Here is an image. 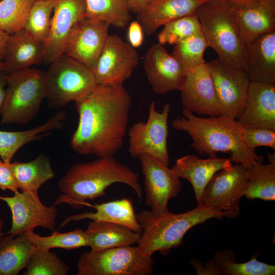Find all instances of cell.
<instances>
[{"instance_id":"6da1fadb","label":"cell","mask_w":275,"mask_h":275,"mask_svg":"<svg viewBox=\"0 0 275 275\" xmlns=\"http://www.w3.org/2000/svg\"><path fill=\"white\" fill-rule=\"evenodd\" d=\"M131 104L123 84H97L75 102L78 123L70 139L72 150L81 155L114 156L123 145Z\"/></svg>"},{"instance_id":"7a4b0ae2","label":"cell","mask_w":275,"mask_h":275,"mask_svg":"<svg viewBox=\"0 0 275 275\" xmlns=\"http://www.w3.org/2000/svg\"><path fill=\"white\" fill-rule=\"evenodd\" d=\"M182 113L183 117L172 121V126L189 134L191 147L199 154L216 156L218 152L228 153L231 162L246 168L262 163L263 157L246 145L244 128L236 119L225 116L199 117L185 108Z\"/></svg>"},{"instance_id":"3957f363","label":"cell","mask_w":275,"mask_h":275,"mask_svg":"<svg viewBox=\"0 0 275 275\" xmlns=\"http://www.w3.org/2000/svg\"><path fill=\"white\" fill-rule=\"evenodd\" d=\"M117 183L131 187L139 200H142L143 194L139 174L114 156L97 157L77 163L70 167L59 181L61 195L53 204L66 203L75 208L92 207L93 205L87 200L103 196L108 187Z\"/></svg>"},{"instance_id":"277c9868","label":"cell","mask_w":275,"mask_h":275,"mask_svg":"<svg viewBox=\"0 0 275 275\" xmlns=\"http://www.w3.org/2000/svg\"><path fill=\"white\" fill-rule=\"evenodd\" d=\"M240 213L219 211L202 204L189 211L174 213L168 211L157 213L144 210L136 214L142 230L138 246L147 255L156 252L167 255L171 250L180 246L185 233L193 227L212 218H234Z\"/></svg>"},{"instance_id":"5b68a950","label":"cell","mask_w":275,"mask_h":275,"mask_svg":"<svg viewBox=\"0 0 275 275\" xmlns=\"http://www.w3.org/2000/svg\"><path fill=\"white\" fill-rule=\"evenodd\" d=\"M196 14L208 46L215 50L218 59L231 67L244 70L245 47L240 40L230 5L207 1L197 9Z\"/></svg>"},{"instance_id":"8992f818","label":"cell","mask_w":275,"mask_h":275,"mask_svg":"<svg viewBox=\"0 0 275 275\" xmlns=\"http://www.w3.org/2000/svg\"><path fill=\"white\" fill-rule=\"evenodd\" d=\"M45 97V71L29 67L8 73L0 114L2 123L30 122L37 115Z\"/></svg>"},{"instance_id":"52a82bcc","label":"cell","mask_w":275,"mask_h":275,"mask_svg":"<svg viewBox=\"0 0 275 275\" xmlns=\"http://www.w3.org/2000/svg\"><path fill=\"white\" fill-rule=\"evenodd\" d=\"M45 77V98L55 109L82 99L97 85L91 69L64 54L49 64Z\"/></svg>"},{"instance_id":"ba28073f","label":"cell","mask_w":275,"mask_h":275,"mask_svg":"<svg viewBox=\"0 0 275 275\" xmlns=\"http://www.w3.org/2000/svg\"><path fill=\"white\" fill-rule=\"evenodd\" d=\"M152 256L140 247L125 245L99 251H86L79 256L77 275H150Z\"/></svg>"},{"instance_id":"9c48e42d","label":"cell","mask_w":275,"mask_h":275,"mask_svg":"<svg viewBox=\"0 0 275 275\" xmlns=\"http://www.w3.org/2000/svg\"><path fill=\"white\" fill-rule=\"evenodd\" d=\"M170 110L171 104L166 103L162 110L158 112L155 102L152 101L149 105L147 121H139L130 127L128 132V151L133 158L146 154L169 166L168 121Z\"/></svg>"},{"instance_id":"30bf717a","label":"cell","mask_w":275,"mask_h":275,"mask_svg":"<svg viewBox=\"0 0 275 275\" xmlns=\"http://www.w3.org/2000/svg\"><path fill=\"white\" fill-rule=\"evenodd\" d=\"M12 214V225L6 234L12 236L23 234L37 227L55 230L58 209L53 204L46 206L41 201L38 193L18 190L11 197L0 196Z\"/></svg>"},{"instance_id":"8fae6325","label":"cell","mask_w":275,"mask_h":275,"mask_svg":"<svg viewBox=\"0 0 275 275\" xmlns=\"http://www.w3.org/2000/svg\"><path fill=\"white\" fill-rule=\"evenodd\" d=\"M139 62L136 49L118 35L112 34L91 70L97 84H123Z\"/></svg>"},{"instance_id":"7c38bea8","label":"cell","mask_w":275,"mask_h":275,"mask_svg":"<svg viewBox=\"0 0 275 275\" xmlns=\"http://www.w3.org/2000/svg\"><path fill=\"white\" fill-rule=\"evenodd\" d=\"M138 158L144 176L146 204L157 213L169 211V200L181 190L180 178L172 168L150 155L142 154Z\"/></svg>"},{"instance_id":"4fadbf2b","label":"cell","mask_w":275,"mask_h":275,"mask_svg":"<svg viewBox=\"0 0 275 275\" xmlns=\"http://www.w3.org/2000/svg\"><path fill=\"white\" fill-rule=\"evenodd\" d=\"M248 181L246 168L240 164L222 170L206 185L201 204L219 211L240 213V200Z\"/></svg>"},{"instance_id":"5bb4252c","label":"cell","mask_w":275,"mask_h":275,"mask_svg":"<svg viewBox=\"0 0 275 275\" xmlns=\"http://www.w3.org/2000/svg\"><path fill=\"white\" fill-rule=\"evenodd\" d=\"M206 63L224 116L236 119L245 106L250 81L243 70L231 67L218 59Z\"/></svg>"},{"instance_id":"9a60e30c","label":"cell","mask_w":275,"mask_h":275,"mask_svg":"<svg viewBox=\"0 0 275 275\" xmlns=\"http://www.w3.org/2000/svg\"><path fill=\"white\" fill-rule=\"evenodd\" d=\"M110 26L105 21L84 17L70 31L63 54L91 70L109 35Z\"/></svg>"},{"instance_id":"2e32d148","label":"cell","mask_w":275,"mask_h":275,"mask_svg":"<svg viewBox=\"0 0 275 275\" xmlns=\"http://www.w3.org/2000/svg\"><path fill=\"white\" fill-rule=\"evenodd\" d=\"M145 71L153 91L163 95L181 91L187 73L179 61L157 43L147 51L144 61Z\"/></svg>"},{"instance_id":"e0dca14e","label":"cell","mask_w":275,"mask_h":275,"mask_svg":"<svg viewBox=\"0 0 275 275\" xmlns=\"http://www.w3.org/2000/svg\"><path fill=\"white\" fill-rule=\"evenodd\" d=\"M180 91L184 108L201 115L224 116L206 63L187 73Z\"/></svg>"},{"instance_id":"ac0fdd59","label":"cell","mask_w":275,"mask_h":275,"mask_svg":"<svg viewBox=\"0 0 275 275\" xmlns=\"http://www.w3.org/2000/svg\"><path fill=\"white\" fill-rule=\"evenodd\" d=\"M85 0H57L50 32L44 43L43 62L50 64L62 55L67 38L73 26L85 16Z\"/></svg>"},{"instance_id":"d6986e66","label":"cell","mask_w":275,"mask_h":275,"mask_svg":"<svg viewBox=\"0 0 275 275\" xmlns=\"http://www.w3.org/2000/svg\"><path fill=\"white\" fill-rule=\"evenodd\" d=\"M230 6L244 47L258 36L275 31V0Z\"/></svg>"},{"instance_id":"ffe728a7","label":"cell","mask_w":275,"mask_h":275,"mask_svg":"<svg viewBox=\"0 0 275 275\" xmlns=\"http://www.w3.org/2000/svg\"><path fill=\"white\" fill-rule=\"evenodd\" d=\"M236 120L243 128L275 130V84L250 81L245 106Z\"/></svg>"},{"instance_id":"44dd1931","label":"cell","mask_w":275,"mask_h":275,"mask_svg":"<svg viewBox=\"0 0 275 275\" xmlns=\"http://www.w3.org/2000/svg\"><path fill=\"white\" fill-rule=\"evenodd\" d=\"M244 72L250 81L275 84V31L262 34L245 46Z\"/></svg>"},{"instance_id":"7402d4cb","label":"cell","mask_w":275,"mask_h":275,"mask_svg":"<svg viewBox=\"0 0 275 275\" xmlns=\"http://www.w3.org/2000/svg\"><path fill=\"white\" fill-rule=\"evenodd\" d=\"M232 166L230 158L209 156L201 159L195 155H186L177 159L172 169L180 178L188 180L193 188L196 200L201 204L205 188L218 171Z\"/></svg>"},{"instance_id":"603a6c76","label":"cell","mask_w":275,"mask_h":275,"mask_svg":"<svg viewBox=\"0 0 275 275\" xmlns=\"http://www.w3.org/2000/svg\"><path fill=\"white\" fill-rule=\"evenodd\" d=\"M207 0H151L137 14L136 20L144 32L150 36L161 26L179 18L196 14Z\"/></svg>"},{"instance_id":"cb8c5ba5","label":"cell","mask_w":275,"mask_h":275,"mask_svg":"<svg viewBox=\"0 0 275 275\" xmlns=\"http://www.w3.org/2000/svg\"><path fill=\"white\" fill-rule=\"evenodd\" d=\"M44 55V43L23 28L9 35L3 63L8 74L43 62Z\"/></svg>"},{"instance_id":"d4e9b609","label":"cell","mask_w":275,"mask_h":275,"mask_svg":"<svg viewBox=\"0 0 275 275\" xmlns=\"http://www.w3.org/2000/svg\"><path fill=\"white\" fill-rule=\"evenodd\" d=\"M85 233L91 251L137 244L141 234L123 225L93 221L88 223Z\"/></svg>"},{"instance_id":"484cf974","label":"cell","mask_w":275,"mask_h":275,"mask_svg":"<svg viewBox=\"0 0 275 275\" xmlns=\"http://www.w3.org/2000/svg\"><path fill=\"white\" fill-rule=\"evenodd\" d=\"M95 212L86 211L69 216L65 218L60 227L72 221L88 219L93 221H103L123 225L134 232L141 233L142 229L138 222L136 214L129 199H122L102 203H95L92 206Z\"/></svg>"},{"instance_id":"4316f807","label":"cell","mask_w":275,"mask_h":275,"mask_svg":"<svg viewBox=\"0 0 275 275\" xmlns=\"http://www.w3.org/2000/svg\"><path fill=\"white\" fill-rule=\"evenodd\" d=\"M66 117L65 111H60L43 124L32 129L18 131L0 130V157L10 164L17 152L25 145L43 136L48 132L61 128Z\"/></svg>"},{"instance_id":"83f0119b","label":"cell","mask_w":275,"mask_h":275,"mask_svg":"<svg viewBox=\"0 0 275 275\" xmlns=\"http://www.w3.org/2000/svg\"><path fill=\"white\" fill-rule=\"evenodd\" d=\"M10 167L21 191L38 193L41 186L54 177L49 158L44 154L28 162L14 161Z\"/></svg>"},{"instance_id":"f1b7e54d","label":"cell","mask_w":275,"mask_h":275,"mask_svg":"<svg viewBox=\"0 0 275 275\" xmlns=\"http://www.w3.org/2000/svg\"><path fill=\"white\" fill-rule=\"evenodd\" d=\"M36 248L26 234H5L0 243V275H16L25 269Z\"/></svg>"},{"instance_id":"f546056e","label":"cell","mask_w":275,"mask_h":275,"mask_svg":"<svg viewBox=\"0 0 275 275\" xmlns=\"http://www.w3.org/2000/svg\"><path fill=\"white\" fill-rule=\"evenodd\" d=\"M221 275H274L275 266L259 261L257 256L245 262H236L234 252L230 249L216 252L213 256Z\"/></svg>"},{"instance_id":"4dcf8cb0","label":"cell","mask_w":275,"mask_h":275,"mask_svg":"<svg viewBox=\"0 0 275 275\" xmlns=\"http://www.w3.org/2000/svg\"><path fill=\"white\" fill-rule=\"evenodd\" d=\"M248 178L244 196L249 200H275V162L246 168Z\"/></svg>"},{"instance_id":"1f68e13d","label":"cell","mask_w":275,"mask_h":275,"mask_svg":"<svg viewBox=\"0 0 275 275\" xmlns=\"http://www.w3.org/2000/svg\"><path fill=\"white\" fill-rule=\"evenodd\" d=\"M85 16L108 22L116 28H124L131 16L126 0H85Z\"/></svg>"},{"instance_id":"d6a6232c","label":"cell","mask_w":275,"mask_h":275,"mask_svg":"<svg viewBox=\"0 0 275 275\" xmlns=\"http://www.w3.org/2000/svg\"><path fill=\"white\" fill-rule=\"evenodd\" d=\"M207 47L201 32L174 45L172 54L179 61L187 74L206 63L204 54Z\"/></svg>"},{"instance_id":"836d02e7","label":"cell","mask_w":275,"mask_h":275,"mask_svg":"<svg viewBox=\"0 0 275 275\" xmlns=\"http://www.w3.org/2000/svg\"><path fill=\"white\" fill-rule=\"evenodd\" d=\"M25 234L36 248L41 249L59 248L73 250L88 246L85 231L80 228L65 233L54 230L50 235L46 236L35 234L34 231H29Z\"/></svg>"},{"instance_id":"e575fe53","label":"cell","mask_w":275,"mask_h":275,"mask_svg":"<svg viewBox=\"0 0 275 275\" xmlns=\"http://www.w3.org/2000/svg\"><path fill=\"white\" fill-rule=\"evenodd\" d=\"M57 2V0L34 2L24 28L33 38L44 43L49 35L52 15Z\"/></svg>"},{"instance_id":"d590c367","label":"cell","mask_w":275,"mask_h":275,"mask_svg":"<svg viewBox=\"0 0 275 275\" xmlns=\"http://www.w3.org/2000/svg\"><path fill=\"white\" fill-rule=\"evenodd\" d=\"M23 275H66L69 267L50 250L37 248L32 253Z\"/></svg>"},{"instance_id":"8d00e7d4","label":"cell","mask_w":275,"mask_h":275,"mask_svg":"<svg viewBox=\"0 0 275 275\" xmlns=\"http://www.w3.org/2000/svg\"><path fill=\"white\" fill-rule=\"evenodd\" d=\"M33 4L30 0H0V29L9 35L23 29Z\"/></svg>"},{"instance_id":"74e56055","label":"cell","mask_w":275,"mask_h":275,"mask_svg":"<svg viewBox=\"0 0 275 275\" xmlns=\"http://www.w3.org/2000/svg\"><path fill=\"white\" fill-rule=\"evenodd\" d=\"M202 32L201 26L197 15L182 17L169 22L157 36L158 43L164 45H175L185 39Z\"/></svg>"},{"instance_id":"f35d334b","label":"cell","mask_w":275,"mask_h":275,"mask_svg":"<svg viewBox=\"0 0 275 275\" xmlns=\"http://www.w3.org/2000/svg\"><path fill=\"white\" fill-rule=\"evenodd\" d=\"M244 139L248 146L254 151L261 146L275 150V130L262 127L244 128Z\"/></svg>"},{"instance_id":"ab89813d","label":"cell","mask_w":275,"mask_h":275,"mask_svg":"<svg viewBox=\"0 0 275 275\" xmlns=\"http://www.w3.org/2000/svg\"><path fill=\"white\" fill-rule=\"evenodd\" d=\"M0 189L9 190L13 193L18 190V188L10 167V164L0 159Z\"/></svg>"},{"instance_id":"60d3db41","label":"cell","mask_w":275,"mask_h":275,"mask_svg":"<svg viewBox=\"0 0 275 275\" xmlns=\"http://www.w3.org/2000/svg\"><path fill=\"white\" fill-rule=\"evenodd\" d=\"M128 43L133 48L140 47L144 41V31L137 20L132 21L127 30Z\"/></svg>"},{"instance_id":"b9f144b4","label":"cell","mask_w":275,"mask_h":275,"mask_svg":"<svg viewBox=\"0 0 275 275\" xmlns=\"http://www.w3.org/2000/svg\"><path fill=\"white\" fill-rule=\"evenodd\" d=\"M190 264L195 268L198 275H221L213 259L206 262L204 266L200 261L194 259L190 260Z\"/></svg>"},{"instance_id":"7bdbcfd3","label":"cell","mask_w":275,"mask_h":275,"mask_svg":"<svg viewBox=\"0 0 275 275\" xmlns=\"http://www.w3.org/2000/svg\"><path fill=\"white\" fill-rule=\"evenodd\" d=\"M151 0H126L130 12L138 14L147 6Z\"/></svg>"},{"instance_id":"ee69618b","label":"cell","mask_w":275,"mask_h":275,"mask_svg":"<svg viewBox=\"0 0 275 275\" xmlns=\"http://www.w3.org/2000/svg\"><path fill=\"white\" fill-rule=\"evenodd\" d=\"M7 80L8 73L5 72H0V114L4 102Z\"/></svg>"},{"instance_id":"f6af8a7d","label":"cell","mask_w":275,"mask_h":275,"mask_svg":"<svg viewBox=\"0 0 275 275\" xmlns=\"http://www.w3.org/2000/svg\"><path fill=\"white\" fill-rule=\"evenodd\" d=\"M9 34L0 29V63H3Z\"/></svg>"},{"instance_id":"bcb514c9","label":"cell","mask_w":275,"mask_h":275,"mask_svg":"<svg viewBox=\"0 0 275 275\" xmlns=\"http://www.w3.org/2000/svg\"><path fill=\"white\" fill-rule=\"evenodd\" d=\"M256 0H227L226 3L232 6H238L253 2Z\"/></svg>"},{"instance_id":"7dc6e473","label":"cell","mask_w":275,"mask_h":275,"mask_svg":"<svg viewBox=\"0 0 275 275\" xmlns=\"http://www.w3.org/2000/svg\"><path fill=\"white\" fill-rule=\"evenodd\" d=\"M4 226V221L2 218H0V243L5 235L3 232V227Z\"/></svg>"},{"instance_id":"c3c4849f","label":"cell","mask_w":275,"mask_h":275,"mask_svg":"<svg viewBox=\"0 0 275 275\" xmlns=\"http://www.w3.org/2000/svg\"><path fill=\"white\" fill-rule=\"evenodd\" d=\"M268 159L269 162H275V154L274 153L268 154Z\"/></svg>"},{"instance_id":"681fc988","label":"cell","mask_w":275,"mask_h":275,"mask_svg":"<svg viewBox=\"0 0 275 275\" xmlns=\"http://www.w3.org/2000/svg\"><path fill=\"white\" fill-rule=\"evenodd\" d=\"M6 67L3 63H0V72H6Z\"/></svg>"},{"instance_id":"f907efd6","label":"cell","mask_w":275,"mask_h":275,"mask_svg":"<svg viewBox=\"0 0 275 275\" xmlns=\"http://www.w3.org/2000/svg\"><path fill=\"white\" fill-rule=\"evenodd\" d=\"M207 1H213V2H218L221 3H226L227 0H207Z\"/></svg>"},{"instance_id":"816d5d0a","label":"cell","mask_w":275,"mask_h":275,"mask_svg":"<svg viewBox=\"0 0 275 275\" xmlns=\"http://www.w3.org/2000/svg\"><path fill=\"white\" fill-rule=\"evenodd\" d=\"M30 1L34 3L37 1H43V0H30Z\"/></svg>"}]
</instances>
